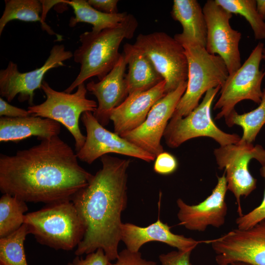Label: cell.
I'll return each mask as SVG.
<instances>
[{"label":"cell","instance_id":"cell-1","mask_svg":"<svg viewBox=\"0 0 265 265\" xmlns=\"http://www.w3.org/2000/svg\"><path fill=\"white\" fill-rule=\"evenodd\" d=\"M58 135L14 155L0 156V190L26 202L47 204L70 200L93 175L79 163Z\"/></svg>","mask_w":265,"mask_h":265},{"label":"cell","instance_id":"cell-2","mask_svg":"<svg viewBox=\"0 0 265 265\" xmlns=\"http://www.w3.org/2000/svg\"><path fill=\"white\" fill-rule=\"evenodd\" d=\"M100 158L102 168L71 199L86 227L75 254L80 256L102 248L111 261L119 256L121 217L127 204V171L131 161L107 154Z\"/></svg>","mask_w":265,"mask_h":265},{"label":"cell","instance_id":"cell-3","mask_svg":"<svg viewBox=\"0 0 265 265\" xmlns=\"http://www.w3.org/2000/svg\"><path fill=\"white\" fill-rule=\"evenodd\" d=\"M138 26L136 18L128 14L115 27L98 32L86 31L80 35V46L74 53V61L80 64V71L64 92H71L90 78L103 79L114 67L121 53L119 48L122 41L131 39Z\"/></svg>","mask_w":265,"mask_h":265},{"label":"cell","instance_id":"cell-4","mask_svg":"<svg viewBox=\"0 0 265 265\" xmlns=\"http://www.w3.org/2000/svg\"><path fill=\"white\" fill-rule=\"evenodd\" d=\"M24 223L38 242L55 250H73L86 231L83 220L70 200L48 204L26 214Z\"/></svg>","mask_w":265,"mask_h":265},{"label":"cell","instance_id":"cell-5","mask_svg":"<svg viewBox=\"0 0 265 265\" xmlns=\"http://www.w3.org/2000/svg\"><path fill=\"white\" fill-rule=\"evenodd\" d=\"M174 37L184 47L188 66L186 89L171 117L179 118L187 116L196 108L209 90L221 87L229 72L221 57L209 53L196 41L181 33L176 34Z\"/></svg>","mask_w":265,"mask_h":265},{"label":"cell","instance_id":"cell-6","mask_svg":"<svg viewBox=\"0 0 265 265\" xmlns=\"http://www.w3.org/2000/svg\"><path fill=\"white\" fill-rule=\"evenodd\" d=\"M41 89L46 96V100L40 104L28 106V112L30 115L49 118L65 127L75 139L78 152L86 139V136L80 129V118L85 112H94L98 105L95 101L86 98L87 90L84 83L79 85L74 93L56 91L45 80Z\"/></svg>","mask_w":265,"mask_h":265},{"label":"cell","instance_id":"cell-7","mask_svg":"<svg viewBox=\"0 0 265 265\" xmlns=\"http://www.w3.org/2000/svg\"><path fill=\"white\" fill-rule=\"evenodd\" d=\"M221 86L209 90L203 100L187 116L171 118L163 137L166 145L176 148L186 141L198 137H208L220 146L238 143L241 137L236 133H229L220 130L214 123L211 115V106Z\"/></svg>","mask_w":265,"mask_h":265},{"label":"cell","instance_id":"cell-8","mask_svg":"<svg viewBox=\"0 0 265 265\" xmlns=\"http://www.w3.org/2000/svg\"><path fill=\"white\" fill-rule=\"evenodd\" d=\"M152 63L165 81V93L187 80L188 66L185 50L174 37L164 32L139 34L133 44Z\"/></svg>","mask_w":265,"mask_h":265},{"label":"cell","instance_id":"cell-9","mask_svg":"<svg viewBox=\"0 0 265 265\" xmlns=\"http://www.w3.org/2000/svg\"><path fill=\"white\" fill-rule=\"evenodd\" d=\"M264 44L259 42L247 59L235 72L229 74L220 89L214 110H220L215 119L225 118L239 102L246 100L259 104L263 94L261 85L265 69H260Z\"/></svg>","mask_w":265,"mask_h":265},{"label":"cell","instance_id":"cell-10","mask_svg":"<svg viewBox=\"0 0 265 265\" xmlns=\"http://www.w3.org/2000/svg\"><path fill=\"white\" fill-rule=\"evenodd\" d=\"M218 168L224 169L228 190L231 191L238 204V212L241 216L240 197L249 196L257 187V180L249 172L248 164L255 159L265 166V149L261 145L239 143L220 146L213 150Z\"/></svg>","mask_w":265,"mask_h":265},{"label":"cell","instance_id":"cell-11","mask_svg":"<svg viewBox=\"0 0 265 265\" xmlns=\"http://www.w3.org/2000/svg\"><path fill=\"white\" fill-rule=\"evenodd\" d=\"M205 242L211 244L218 265L237 262L265 265V219L249 229L237 228Z\"/></svg>","mask_w":265,"mask_h":265},{"label":"cell","instance_id":"cell-12","mask_svg":"<svg viewBox=\"0 0 265 265\" xmlns=\"http://www.w3.org/2000/svg\"><path fill=\"white\" fill-rule=\"evenodd\" d=\"M203 11L207 26L206 50L210 54L221 57L231 74L241 65L239 49L241 33L230 24L233 14L215 0H208Z\"/></svg>","mask_w":265,"mask_h":265},{"label":"cell","instance_id":"cell-13","mask_svg":"<svg viewBox=\"0 0 265 265\" xmlns=\"http://www.w3.org/2000/svg\"><path fill=\"white\" fill-rule=\"evenodd\" d=\"M73 57V53L65 50L63 44L53 47L50 55L40 68L31 71L21 73L18 65L10 61L7 67L0 71V94L8 102L18 95L20 102L27 101L32 106L34 91L41 88L43 78L50 70L64 65V61Z\"/></svg>","mask_w":265,"mask_h":265},{"label":"cell","instance_id":"cell-14","mask_svg":"<svg viewBox=\"0 0 265 265\" xmlns=\"http://www.w3.org/2000/svg\"><path fill=\"white\" fill-rule=\"evenodd\" d=\"M186 87L187 81L166 94L152 106L139 127L120 136L156 157L164 152L161 139Z\"/></svg>","mask_w":265,"mask_h":265},{"label":"cell","instance_id":"cell-15","mask_svg":"<svg viewBox=\"0 0 265 265\" xmlns=\"http://www.w3.org/2000/svg\"><path fill=\"white\" fill-rule=\"evenodd\" d=\"M80 118L86 131L84 144L76 152L81 161L90 164L99 158L109 153L130 156L147 162L155 160V156L105 129L92 112H84Z\"/></svg>","mask_w":265,"mask_h":265},{"label":"cell","instance_id":"cell-16","mask_svg":"<svg viewBox=\"0 0 265 265\" xmlns=\"http://www.w3.org/2000/svg\"><path fill=\"white\" fill-rule=\"evenodd\" d=\"M227 190L224 171L221 177H217V183L212 193L202 202L190 205L182 199H178L179 224L188 230L198 232H204L209 226L217 228L221 227L225 223L228 211L225 199Z\"/></svg>","mask_w":265,"mask_h":265},{"label":"cell","instance_id":"cell-17","mask_svg":"<svg viewBox=\"0 0 265 265\" xmlns=\"http://www.w3.org/2000/svg\"><path fill=\"white\" fill-rule=\"evenodd\" d=\"M127 65L122 53L116 65L103 79L97 82L91 81L86 86L98 100L97 108L93 114L104 127L108 124L112 111L128 96L125 79Z\"/></svg>","mask_w":265,"mask_h":265},{"label":"cell","instance_id":"cell-18","mask_svg":"<svg viewBox=\"0 0 265 265\" xmlns=\"http://www.w3.org/2000/svg\"><path fill=\"white\" fill-rule=\"evenodd\" d=\"M165 84L163 80L149 90L129 95L110 114L114 132L121 135L139 127L152 106L166 94Z\"/></svg>","mask_w":265,"mask_h":265},{"label":"cell","instance_id":"cell-19","mask_svg":"<svg viewBox=\"0 0 265 265\" xmlns=\"http://www.w3.org/2000/svg\"><path fill=\"white\" fill-rule=\"evenodd\" d=\"M171 227L163 223L159 218L157 221L146 227H140L132 223H122L121 240L126 249L132 252H138L141 246L153 241L164 243L178 250H193L200 242L193 238L173 233Z\"/></svg>","mask_w":265,"mask_h":265},{"label":"cell","instance_id":"cell-20","mask_svg":"<svg viewBox=\"0 0 265 265\" xmlns=\"http://www.w3.org/2000/svg\"><path fill=\"white\" fill-rule=\"evenodd\" d=\"M60 130V124L49 118L33 115L0 118V142H18L31 136L41 140L58 135Z\"/></svg>","mask_w":265,"mask_h":265},{"label":"cell","instance_id":"cell-21","mask_svg":"<svg viewBox=\"0 0 265 265\" xmlns=\"http://www.w3.org/2000/svg\"><path fill=\"white\" fill-rule=\"evenodd\" d=\"M128 65V95L149 90L164 80L146 55L134 44L126 43L123 53Z\"/></svg>","mask_w":265,"mask_h":265},{"label":"cell","instance_id":"cell-22","mask_svg":"<svg viewBox=\"0 0 265 265\" xmlns=\"http://www.w3.org/2000/svg\"><path fill=\"white\" fill-rule=\"evenodd\" d=\"M171 16L183 27L181 34L206 47L207 26L200 3L196 0H174Z\"/></svg>","mask_w":265,"mask_h":265},{"label":"cell","instance_id":"cell-23","mask_svg":"<svg viewBox=\"0 0 265 265\" xmlns=\"http://www.w3.org/2000/svg\"><path fill=\"white\" fill-rule=\"evenodd\" d=\"M67 4L72 7L75 14V16L70 19L69 26L74 27L79 23H88L93 26L92 31L95 32L116 26L128 14L127 12L103 13L93 8L86 0H68Z\"/></svg>","mask_w":265,"mask_h":265},{"label":"cell","instance_id":"cell-24","mask_svg":"<svg viewBox=\"0 0 265 265\" xmlns=\"http://www.w3.org/2000/svg\"><path fill=\"white\" fill-rule=\"evenodd\" d=\"M42 6L38 0H6L5 8L0 19V35L1 34L7 24L13 20L24 22H39L42 28L49 34H54L60 39L61 36L56 34L43 23L41 17Z\"/></svg>","mask_w":265,"mask_h":265},{"label":"cell","instance_id":"cell-25","mask_svg":"<svg viewBox=\"0 0 265 265\" xmlns=\"http://www.w3.org/2000/svg\"><path fill=\"white\" fill-rule=\"evenodd\" d=\"M225 120L230 127L236 125L242 128L243 133L238 142L252 143L265 124V87L263 90L261 102L257 108L241 114L235 109Z\"/></svg>","mask_w":265,"mask_h":265},{"label":"cell","instance_id":"cell-26","mask_svg":"<svg viewBox=\"0 0 265 265\" xmlns=\"http://www.w3.org/2000/svg\"><path fill=\"white\" fill-rule=\"evenodd\" d=\"M28 211L26 202L8 194L0 198V238L8 236L24 223L25 213Z\"/></svg>","mask_w":265,"mask_h":265},{"label":"cell","instance_id":"cell-27","mask_svg":"<svg viewBox=\"0 0 265 265\" xmlns=\"http://www.w3.org/2000/svg\"><path fill=\"white\" fill-rule=\"evenodd\" d=\"M29 234L24 223L14 232L0 238V265H28L24 244Z\"/></svg>","mask_w":265,"mask_h":265},{"label":"cell","instance_id":"cell-28","mask_svg":"<svg viewBox=\"0 0 265 265\" xmlns=\"http://www.w3.org/2000/svg\"><path fill=\"white\" fill-rule=\"evenodd\" d=\"M231 13L239 14L249 23L255 39H265V22L259 16L256 0H215Z\"/></svg>","mask_w":265,"mask_h":265},{"label":"cell","instance_id":"cell-29","mask_svg":"<svg viewBox=\"0 0 265 265\" xmlns=\"http://www.w3.org/2000/svg\"><path fill=\"white\" fill-rule=\"evenodd\" d=\"M260 174L265 181V166L260 168ZM265 219V189L263 201L261 204L245 214L239 216L236 220L237 228L247 229L251 228Z\"/></svg>","mask_w":265,"mask_h":265},{"label":"cell","instance_id":"cell-30","mask_svg":"<svg viewBox=\"0 0 265 265\" xmlns=\"http://www.w3.org/2000/svg\"><path fill=\"white\" fill-rule=\"evenodd\" d=\"M177 167L178 162L175 157L168 152H163L156 157L154 170L159 174L166 175L175 172Z\"/></svg>","mask_w":265,"mask_h":265},{"label":"cell","instance_id":"cell-31","mask_svg":"<svg viewBox=\"0 0 265 265\" xmlns=\"http://www.w3.org/2000/svg\"><path fill=\"white\" fill-rule=\"evenodd\" d=\"M193 250L173 251L159 256L161 265H192L190 256Z\"/></svg>","mask_w":265,"mask_h":265},{"label":"cell","instance_id":"cell-32","mask_svg":"<svg viewBox=\"0 0 265 265\" xmlns=\"http://www.w3.org/2000/svg\"><path fill=\"white\" fill-rule=\"evenodd\" d=\"M111 265H157L151 261H147L142 257L139 252H132L125 249L119 252V256L114 264Z\"/></svg>","mask_w":265,"mask_h":265},{"label":"cell","instance_id":"cell-33","mask_svg":"<svg viewBox=\"0 0 265 265\" xmlns=\"http://www.w3.org/2000/svg\"><path fill=\"white\" fill-rule=\"evenodd\" d=\"M73 265H111L110 261L102 248H99L94 252L86 255L83 259L76 256L72 261Z\"/></svg>","mask_w":265,"mask_h":265},{"label":"cell","instance_id":"cell-34","mask_svg":"<svg viewBox=\"0 0 265 265\" xmlns=\"http://www.w3.org/2000/svg\"><path fill=\"white\" fill-rule=\"evenodd\" d=\"M30 115L27 110L9 104L2 97L0 98V116L10 118L23 117Z\"/></svg>","mask_w":265,"mask_h":265},{"label":"cell","instance_id":"cell-35","mask_svg":"<svg viewBox=\"0 0 265 265\" xmlns=\"http://www.w3.org/2000/svg\"><path fill=\"white\" fill-rule=\"evenodd\" d=\"M88 3L96 10L107 14L118 13V0H88Z\"/></svg>","mask_w":265,"mask_h":265},{"label":"cell","instance_id":"cell-36","mask_svg":"<svg viewBox=\"0 0 265 265\" xmlns=\"http://www.w3.org/2000/svg\"><path fill=\"white\" fill-rule=\"evenodd\" d=\"M42 6V11L41 15V19L43 24L47 27H50L45 22L46 15L50 9L54 5L60 3H67L68 0H40Z\"/></svg>","mask_w":265,"mask_h":265},{"label":"cell","instance_id":"cell-37","mask_svg":"<svg viewBox=\"0 0 265 265\" xmlns=\"http://www.w3.org/2000/svg\"><path fill=\"white\" fill-rule=\"evenodd\" d=\"M256 9L261 18L265 21V0H256Z\"/></svg>","mask_w":265,"mask_h":265},{"label":"cell","instance_id":"cell-38","mask_svg":"<svg viewBox=\"0 0 265 265\" xmlns=\"http://www.w3.org/2000/svg\"><path fill=\"white\" fill-rule=\"evenodd\" d=\"M225 265H251L250 264L243 263V262H234L229 264Z\"/></svg>","mask_w":265,"mask_h":265},{"label":"cell","instance_id":"cell-39","mask_svg":"<svg viewBox=\"0 0 265 265\" xmlns=\"http://www.w3.org/2000/svg\"><path fill=\"white\" fill-rule=\"evenodd\" d=\"M262 60L265 61V48L264 47L262 53Z\"/></svg>","mask_w":265,"mask_h":265},{"label":"cell","instance_id":"cell-40","mask_svg":"<svg viewBox=\"0 0 265 265\" xmlns=\"http://www.w3.org/2000/svg\"><path fill=\"white\" fill-rule=\"evenodd\" d=\"M67 265H73V264H72V263L70 262V263H68Z\"/></svg>","mask_w":265,"mask_h":265}]
</instances>
